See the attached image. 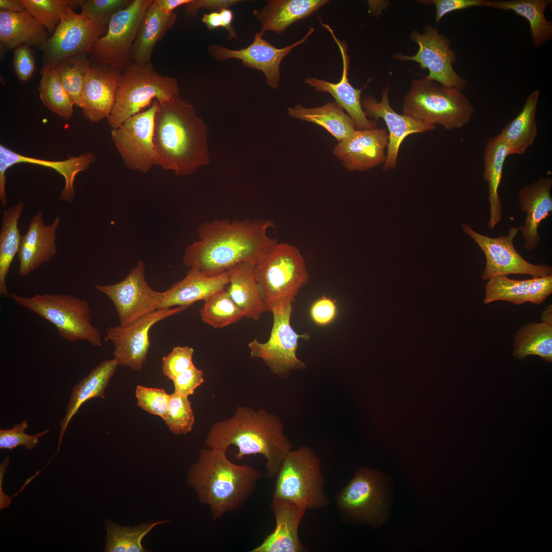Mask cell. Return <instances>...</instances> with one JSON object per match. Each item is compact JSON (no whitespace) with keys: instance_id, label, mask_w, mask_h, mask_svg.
Wrapping results in <instances>:
<instances>
[{"instance_id":"obj_1","label":"cell","mask_w":552,"mask_h":552,"mask_svg":"<svg viewBox=\"0 0 552 552\" xmlns=\"http://www.w3.org/2000/svg\"><path fill=\"white\" fill-rule=\"evenodd\" d=\"M271 220L215 219L199 224V239L189 245L184 265L209 275L222 273L243 262L256 264L278 243L267 235Z\"/></svg>"},{"instance_id":"obj_2","label":"cell","mask_w":552,"mask_h":552,"mask_svg":"<svg viewBox=\"0 0 552 552\" xmlns=\"http://www.w3.org/2000/svg\"><path fill=\"white\" fill-rule=\"evenodd\" d=\"M207 133L193 106L179 96L158 103L153 132L157 165L177 175H188L209 164Z\"/></svg>"},{"instance_id":"obj_3","label":"cell","mask_w":552,"mask_h":552,"mask_svg":"<svg viewBox=\"0 0 552 552\" xmlns=\"http://www.w3.org/2000/svg\"><path fill=\"white\" fill-rule=\"evenodd\" d=\"M205 443L211 448L224 451L231 445L235 446L238 460L247 455H262L269 478L276 477L292 449L279 417L263 408L255 410L245 406H238L232 417L214 423Z\"/></svg>"},{"instance_id":"obj_4","label":"cell","mask_w":552,"mask_h":552,"mask_svg":"<svg viewBox=\"0 0 552 552\" xmlns=\"http://www.w3.org/2000/svg\"><path fill=\"white\" fill-rule=\"evenodd\" d=\"M226 452L211 448L201 449L187 473L188 484L199 500L210 507L214 520L241 508L262 477V471L250 465L231 462Z\"/></svg>"},{"instance_id":"obj_5","label":"cell","mask_w":552,"mask_h":552,"mask_svg":"<svg viewBox=\"0 0 552 552\" xmlns=\"http://www.w3.org/2000/svg\"><path fill=\"white\" fill-rule=\"evenodd\" d=\"M462 91L424 76L413 79L403 100V114L446 130L462 128L471 121L475 108Z\"/></svg>"},{"instance_id":"obj_6","label":"cell","mask_w":552,"mask_h":552,"mask_svg":"<svg viewBox=\"0 0 552 552\" xmlns=\"http://www.w3.org/2000/svg\"><path fill=\"white\" fill-rule=\"evenodd\" d=\"M255 274L266 312L292 304L308 281L305 260L299 249L287 243H277L256 264Z\"/></svg>"},{"instance_id":"obj_7","label":"cell","mask_w":552,"mask_h":552,"mask_svg":"<svg viewBox=\"0 0 552 552\" xmlns=\"http://www.w3.org/2000/svg\"><path fill=\"white\" fill-rule=\"evenodd\" d=\"M177 80L163 76L151 62L133 63L121 73L116 101L107 118L111 129L151 105L154 100L162 103L179 96Z\"/></svg>"},{"instance_id":"obj_8","label":"cell","mask_w":552,"mask_h":552,"mask_svg":"<svg viewBox=\"0 0 552 552\" xmlns=\"http://www.w3.org/2000/svg\"><path fill=\"white\" fill-rule=\"evenodd\" d=\"M10 296L18 305L53 324L64 340H85L95 347L102 346L101 334L91 323L90 306L85 299L57 293L27 297L11 293Z\"/></svg>"},{"instance_id":"obj_9","label":"cell","mask_w":552,"mask_h":552,"mask_svg":"<svg viewBox=\"0 0 552 552\" xmlns=\"http://www.w3.org/2000/svg\"><path fill=\"white\" fill-rule=\"evenodd\" d=\"M276 477L273 498L307 510L321 509L329 504L320 458L309 447L291 450L284 458Z\"/></svg>"},{"instance_id":"obj_10","label":"cell","mask_w":552,"mask_h":552,"mask_svg":"<svg viewBox=\"0 0 552 552\" xmlns=\"http://www.w3.org/2000/svg\"><path fill=\"white\" fill-rule=\"evenodd\" d=\"M153 0H133L110 19L105 34L91 46L88 55L93 62L121 73L134 63L132 49L141 24Z\"/></svg>"},{"instance_id":"obj_11","label":"cell","mask_w":552,"mask_h":552,"mask_svg":"<svg viewBox=\"0 0 552 552\" xmlns=\"http://www.w3.org/2000/svg\"><path fill=\"white\" fill-rule=\"evenodd\" d=\"M292 304L273 308V324L268 340L260 342L254 339L248 346L251 357L262 359L273 373L287 378L293 371L303 370L306 365L298 358L296 351L300 339H309V335L297 333L291 325Z\"/></svg>"},{"instance_id":"obj_12","label":"cell","mask_w":552,"mask_h":552,"mask_svg":"<svg viewBox=\"0 0 552 552\" xmlns=\"http://www.w3.org/2000/svg\"><path fill=\"white\" fill-rule=\"evenodd\" d=\"M424 29L422 33L413 30L410 35V39L419 46L416 54L409 56L399 53L393 55V58L416 62L422 69L428 70V74L423 76L426 78L463 90L467 82L453 69V64L456 62L457 55L450 48V40L432 26L427 25Z\"/></svg>"},{"instance_id":"obj_13","label":"cell","mask_w":552,"mask_h":552,"mask_svg":"<svg viewBox=\"0 0 552 552\" xmlns=\"http://www.w3.org/2000/svg\"><path fill=\"white\" fill-rule=\"evenodd\" d=\"M335 501L343 521L376 523L381 519L385 506L380 476L372 469H359L336 494Z\"/></svg>"},{"instance_id":"obj_14","label":"cell","mask_w":552,"mask_h":552,"mask_svg":"<svg viewBox=\"0 0 552 552\" xmlns=\"http://www.w3.org/2000/svg\"><path fill=\"white\" fill-rule=\"evenodd\" d=\"M107 28L68 7L41 49L43 65L55 66L67 58L88 53Z\"/></svg>"},{"instance_id":"obj_15","label":"cell","mask_w":552,"mask_h":552,"mask_svg":"<svg viewBox=\"0 0 552 552\" xmlns=\"http://www.w3.org/2000/svg\"><path fill=\"white\" fill-rule=\"evenodd\" d=\"M462 228L485 255L486 264L482 275L483 280L512 274H527L533 278L552 274L551 266L531 264L517 251L513 242L519 228L512 227L507 236L494 238L476 232L469 224H463Z\"/></svg>"},{"instance_id":"obj_16","label":"cell","mask_w":552,"mask_h":552,"mask_svg":"<svg viewBox=\"0 0 552 552\" xmlns=\"http://www.w3.org/2000/svg\"><path fill=\"white\" fill-rule=\"evenodd\" d=\"M158 106V101L154 100L148 109L111 130V139L124 163L131 170L146 173L157 165L153 132Z\"/></svg>"},{"instance_id":"obj_17","label":"cell","mask_w":552,"mask_h":552,"mask_svg":"<svg viewBox=\"0 0 552 552\" xmlns=\"http://www.w3.org/2000/svg\"><path fill=\"white\" fill-rule=\"evenodd\" d=\"M95 287L112 302L121 325L158 310L164 295V292L155 291L148 284L142 261L122 281L112 284L96 285Z\"/></svg>"},{"instance_id":"obj_18","label":"cell","mask_w":552,"mask_h":552,"mask_svg":"<svg viewBox=\"0 0 552 552\" xmlns=\"http://www.w3.org/2000/svg\"><path fill=\"white\" fill-rule=\"evenodd\" d=\"M188 308L179 306L158 309L130 324L107 328L105 340L110 341L113 344V354L119 365L129 367L132 371H141L150 347V329L159 321Z\"/></svg>"},{"instance_id":"obj_19","label":"cell","mask_w":552,"mask_h":552,"mask_svg":"<svg viewBox=\"0 0 552 552\" xmlns=\"http://www.w3.org/2000/svg\"><path fill=\"white\" fill-rule=\"evenodd\" d=\"M311 28L300 40L283 48H277L264 39L259 32L248 46L238 50H231L221 45H211L209 52L215 59L223 61L235 58L242 61L247 67L262 72L266 83L273 88H277L280 81V64L283 59L294 48L303 43L313 33Z\"/></svg>"},{"instance_id":"obj_20","label":"cell","mask_w":552,"mask_h":552,"mask_svg":"<svg viewBox=\"0 0 552 552\" xmlns=\"http://www.w3.org/2000/svg\"><path fill=\"white\" fill-rule=\"evenodd\" d=\"M389 91L388 86L383 89L380 102L372 96H366L361 100L365 115L375 120L382 119L389 132L387 153L383 165L385 171L397 167L400 147L407 136L431 131L435 128L434 125L396 112L389 102Z\"/></svg>"},{"instance_id":"obj_21","label":"cell","mask_w":552,"mask_h":552,"mask_svg":"<svg viewBox=\"0 0 552 552\" xmlns=\"http://www.w3.org/2000/svg\"><path fill=\"white\" fill-rule=\"evenodd\" d=\"M97 159L95 154L87 152L77 156H71L62 160H50L25 156L18 153L4 145H0V201L1 207L7 204L6 190L7 170L17 164L26 163L51 168L64 179L65 185L60 195V200L72 203L75 196L74 181L77 175L87 170Z\"/></svg>"},{"instance_id":"obj_22","label":"cell","mask_w":552,"mask_h":552,"mask_svg":"<svg viewBox=\"0 0 552 552\" xmlns=\"http://www.w3.org/2000/svg\"><path fill=\"white\" fill-rule=\"evenodd\" d=\"M121 72L110 66L91 61L82 95L84 117L91 123L107 118L113 107Z\"/></svg>"},{"instance_id":"obj_23","label":"cell","mask_w":552,"mask_h":552,"mask_svg":"<svg viewBox=\"0 0 552 552\" xmlns=\"http://www.w3.org/2000/svg\"><path fill=\"white\" fill-rule=\"evenodd\" d=\"M388 134L385 129L356 130L335 146L334 154L349 171H365L384 163Z\"/></svg>"},{"instance_id":"obj_24","label":"cell","mask_w":552,"mask_h":552,"mask_svg":"<svg viewBox=\"0 0 552 552\" xmlns=\"http://www.w3.org/2000/svg\"><path fill=\"white\" fill-rule=\"evenodd\" d=\"M320 22L330 32L339 49L342 61L341 77L338 82L332 83L310 77L305 79V83L314 87L317 91L330 93L336 102L347 112L357 130L376 128V122L368 120L361 105V94L363 87L356 88L350 83L348 77L350 59L347 44L336 37L328 25L323 23L321 20Z\"/></svg>"},{"instance_id":"obj_25","label":"cell","mask_w":552,"mask_h":552,"mask_svg":"<svg viewBox=\"0 0 552 552\" xmlns=\"http://www.w3.org/2000/svg\"><path fill=\"white\" fill-rule=\"evenodd\" d=\"M60 222V218L57 217L51 224L46 225L41 211L33 216L27 232L21 237L17 254L19 276L29 275L55 255L57 251L56 232Z\"/></svg>"},{"instance_id":"obj_26","label":"cell","mask_w":552,"mask_h":552,"mask_svg":"<svg viewBox=\"0 0 552 552\" xmlns=\"http://www.w3.org/2000/svg\"><path fill=\"white\" fill-rule=\"evenodd\" d=\"M271 508L275 526L262 543L250 552H302L306 548L300 541L298 528L307 509L297 504L273 498Z\"/></svg>"},{"instance_id":"obj_27","label":"cell","mask_w":552,"mask_h":552,"mask_svg":"<svg viewBox=\"0 0 552 552\" xmlns=\"http://www.w3.org/2000/svg\"><path fill=\"white\" fill-rule=\"evenodd\" d=\"M551 187V178L542 177L523 187L519 192L520 209L526 214L525 223L519 230L524 240L523 246L527 250H533L538 246L540 240L539 226L552 212Z\"/></svg>"},{"instance_id":"obj_28","label":"cell","mask_w":552,"mask_h":552,"mask_svg":"<svg viewBox=\"0 0 552 552\" xmlns=\"http://www.w3.org/2000/svg\"><path fill=\"white\" fill-rule=\"evenodd\" d=\"M229 283L227 271L216 275H207L196 268H190L186 276L164 291L158 309L173 307H189L198 301H205Z\"/></svg>"},{"instance_id":"obj_29","label":"cell","mask_w":552,"mask_h":552,"mask_svg":"<svg viewBox=\"0 0 552 552\" xmlns=\"http://www.w3.org/2000/svg\"><path fill=\"white\" fill-rule=\"evenodd\" d=\"M328 0H270L253 14L261 24L259 34L267 31L279 34L292 24L303 19L327 4Z\"/></svg>"},{"instance_id":"obj_30","label":"cell","mask_w":552,"mask_h":552,"mask_svg":"<svg viewBox=\"0 0 552 552\" xmlns=\"http://www.w3.org/2000/svg\"><path fill=\"white\" fill-rule=\"evenodd\" d=\"M119 363L113 358L103 360L93 369L84 378L74 386L66 407L64 417L60 422V431L56 455L60 450L62 438L72 418L81 405L87 400L94 398H105V392L113 376Z\"/></svg>"},{"instance_id":"obj_31","label":"cell","mask_w":552,"mask_h":552,"mask_svg":"<svg viewBox=\"0 0 552 552\" xmlns=\"http://www.w3.org/2000/svg\"><path fill=\"white\" fill-rule=\"evenodd\" d=\"M49 32L27 10L11 12L0 10V44L10 50L21 44L41 49L49 38Z\"/></svg>"},{"instance_id":"obj_32","label":"cell","mask_w":552,"mask_h":552,"mask_svg":"<svg viewBox=\"0 0 552 552\" xmlns=\"http://www.w3.org/2000/svg\"><path fill=\"white\" fill-rule=\"evenodd\" d=\"M255 265L243 262L227 270L229 283L226 289L245 317L257 320L266 310L255 277Z\"/></svg>"},{"instance_id":"obj_33","label":"cell","mask_w":552,"mask_h":552,"mask_svg":"<svg viewBox=\"0 0 552 552\" xmlns=\"http://www.w3.org/2000/svg\"><path fill=\"white\" fill-rule=\"evenodd\" d=\"M177 17L174 12L168 13L161 10L153 1L144 15L132 47L134 63L150 62L156 44L172 27Z\"/></svg>"},{"instance_id":"obj_34","label":"cell","mask_w":552,"mask_h":552,"mask_svg":"<svg viewBox=\"0 0 552 552\" xmlns=\"http://www.w3.org/2000/svg\"><path fill=\"white\" fill-rule=\"evenodd\" d=\"M510 155L509 150L498 134L489 139L483 153L484 178L489 187L490 219L488 226L493 229L502 220V204L498 194L504 165Z\"/></svg>"},{"instance_id":"obj_35","label":"cell","mask_w":552,"mask_h":552,"mask_svg":"<svg viewBox=\"0 0 552 552\" xmlns=\"http://www.w3.org/2000/svg\"><path fill=\"white\" fill-rule=\"evenodd\" d=\"M539 96L538 90L532 92L520 112L499 134L508 147L510 155L524 153L537 136L536 114Z\"/></svg>"},{"instance_id":"obj_36","label":"cell","mask_w":552,"mask_h":552,"mask_svg":"<svg viewBox=\"0 0 552 552\" xmlns=\"http://www.w3.org/2000/svg\"><path fill=\"white\" fill-rule=\"evenodd\" d=\"M293 118L316 124L324 127L340 142L350 136L356 129L348 113L336 102L314 108L304 107L301 104L288 108Z\"/></svg>"},{"instance_id":"obj_37","label":"cell","mask_w":552,"mask_h":552,"mask_svg":"<svg viewBox=\"0 0 552 552\" xmlns=\"http://www.w3.org/2000/svg\"><path fill=\"white\" fill-rule=\"evenodd\" d=\"M550 0L487 1L486 7L512 11L526 19L530 25L532 42L538 49L552 37V23L546 19L545 10Z\"/></svg>"},{"instance_id":"obj_38","label":"cell","mask_w":552,"mask_h":552,"mask_svg":"<svg viewBox=\"0 0 552 552\" xmlns=\"http://www.w3.org/2000/svg\"><path fill=\"white\" fill-rule=\"evenodd\" d=\"M24 206V202L20 201L3 212L0 231V295L3 297H9L11 294L6 280L12 263L19 250L22 236L18 225Z\"/></svg>"},{"instance_id":"obj_39","label":"cell","mask_w":552,"mask_h":552,"mask_svg":"<svg viewBox=\"0 0 552 552\" xmlns=\"http://www.w3.org/2000/svg\"><path fill=\"white\" fill-rule=\"evenodd\" d=\"M170 520L149 521L139 525L121 526L107 519L105 521L107 534L105 552H147L142 544L143 538L155 526L170 522Z\"/></svg>"},{"instance_id":"obj_40","label":"cell","mask_w":552,"mask_h":552,"mask_svg":"<svg viewBox=\"0 0 552 552\" xmlns=\"http://www.w3.org/2000/svg\"><path fill=\"white\" fill-rule=\"evenodd\" d=\"M514 356L520 360L529 355L552 361V324L542 321L528 323L515 336Z\"/></svg>"},{"instance_id":"obj_41","label":"cell","mask_w":552,"mask_h":552,"mask_svg":"<svg viewBox=\"0 0 552 552\" xmlns=\"http://www.w3.org/2000/svg\"><path fill=\"white\" fill-rule=\"evenodd\" d=\"M38 90L43 105L65 120L72 118L75 104L61 83L55 66L43 65Z\"/></svg>"},{"instance_id":"obj_42","label":"cell","mask_w":552,"mask_h":552,"mask_svg":"<svg viewBox=\"0 0 552 552\" xmlns=\"http://www.w3.org/2000/svg\"><path fill=\"white\" fill-rule=\"evenodd\" d=\"M204 302L199 311L200 316L205 323L213 328L226 327L245 317L226 288L215 293Z\"/></svg>"},{"instance_id":"obj_43","label":"cell","mask_w":552,"mask_h":552,"mask_svg":"<svg viewBox=\"0 0 552 552\" xmlns=\"http://www.w3.org/2000/svg\"><path fill=\"white\" fill-rule=\"evenodd\" d=\"M87 53L67 58L55 65L58 77L76 106L81 108L84 80L91 61Z\"/></svg>"},{"instance_id":"obj_44","label":"cell","mask_w":552,"mask_h":552,"mask_svg":"<svg viewBox=\"0 0 552 552\" xmlns=\"http://www.w3.org/2000/svg\"><path fill=\"white\" fill-rule=\"evenodd\" d=\"M532 279L524 280L510 279L507 276L494 277L489 280L485 287L484 303L505 301L516 305L529 302V290Z\"/></svg>"},{"instance_id":"obj_45","label":"cell","mask_w":552,"mask_h":552,"mask_svg":"<svg viewBox=\"0 0 552 552\" xmlns=\"http://www.w3.org/2000/svg\"><path fill=\"white\" fill-rule=\"evenodd\" d=\"M27 10L52 34L68 7L80 6L81 0H22Z\"/></svg>"},{"instance_id":"obj_46","label":"cell","mask_w":552,"mask_h":552,"mask_svg":"<svg viewBox=\"0 0 552 552\" xmlns=\"http://www.w3.org/2000/svg\"><path fill=\"white\" fill-rule=\"evenodd\" d=\"M164 421L175 434H186L192 430L195 417L188 396L175 392L170 394Z\"/></svg>"},{"instance_id":"obj_47","label":"cell","mask_w":552,"mask_h":552,"mask_svg":"<svg viewBox=\"0 0 552 552\" xmlns=\"http://www.w3.org/2000/svg\"><path fill=\"white\" fill-rule=\"evenodd\" d=\"M133 0H81V14L91 20L108 26L111 17L126 8Z\"/></svg>"},{"instance_id":"obj_48","label":"cell","mask_w":552,"mask_h":552,"mask_svg":"<svg viewBox=\"0 0 552 552\" xmlns=\"http://www.w3.org/2000/svg\"><path fill=\"white\" fill-rule=\"evenodd\" d=\"M29 424L24 420L19 424L14 425L9 429H0V448L12 450L18 446H23L28 450H31L38 444L39 439L49 432L44 430L35 435L25 433Z\"/></svg>"},{"instance_id":"obj_49","label":"cell","mask_w":552,"mask_h":552,"mask_svg":"<svg viewBox=\"0 0 552 552\" xmlns=\"http://www.w3.org/2000/svg\"><path fill=\"white\" fill-rule=\"evenodd\" d=\"M137 405L143 410L162 418L167 415L170 394L164 389L137 385L135 389Z\"/></svg>"},{"instance_id":"obj_50","label":"cell","mask_w":552,"mask_h":552,"mask_svg":"<svg viewBox=\"0 0 552 552\" xmlns=\"http://www.w3.org/2000/svg\"><path fill=\"white\" fill-rule=\"evenodd\" d=\"M194 349L189 346H176L162 358L163 374L173 380L181 372L192 365Z\"/></svg>"},{"instance_id":"obj_51","label":"cell","mask_w":552,"mask_h":552,"mask_svg":"<svg viewBox=\"0 0 552 552\" xmlns=\"http://www.w3.org/2000/svg\"><path fill=\"white\" fill-rule=\"evenodd\" d=\"M338 308L335 300L323 295L311 305L309 314L312 321L315 325L325 327L332 324L336 319Z\"/></svg>"},{"instance_id":"obj_52","label":"cell","mask_w":552,"mask_h":552,"mask_svg":"<svg viewBox=\"0 0 552 552\" xmlns=\"http://www.w3.org/2000/svg\"><path fill=\"white\" fill-rule=\"evenodd\" d=\"M172 381L175 392L188 397L204 382L203 372L193 364L179 374Z\"/></svg>"},{"instance_id":"obj_53","label":"cell","mask_w":552,"mask_h":552,"mask_svg":"<svg viewBox=\"0 0 552 552\" xmlns=\"http://www.w3.org/2000/svg\"><path fill=\"white\" fill-rule=\"evenodd\" d=\"M487 0H426L419 1L425 5H433L435 7V21L439 24L446 14L473 7H486Z\"/></svg>"},{"instance_id":"obj_54","label":"cell","mask_w":552,"mask_h":552,"mask_svg":"<svg viewBox=\"0 0 552 552\" xmlns=\"http://www.w3.org/2000/svg\"><path fill=\"white\" fill-rule=\"evenodd\" d=\"M27 44H21L15 49L13 65L18 78L22 82L28 81L35 69V62L33 53Z\"/></svg>"},{"instance_id":"obj_55","label":"cell","mask_w":552,"mask_h":552,"mask_svg":"<svg viewBox=\"0 0 552 552\" xmlns=\"http://www.w3.org/2000/svg\"><path fill=\"white\" fill-rule=\"evenodd\" d=\"M551 292L552 274L533 278L529 290V302L541 304Z\"/></svg>"},{"instance_id":"obj_56","label":"cell","mask_w":552,"mask_h":552,"mask_svg":"<svg viewBox=\"0 0 552 552\" xmlns=\"http://www.w3.org/2000/svg\"><path fill=\"white\" fill-rule=\"evenodd\" d=\"M240 1L238 0H191L186 4V12L190 17L196 15L197 11L201 8H205L214 10H221L229 9Z\"/></svg>"},{"instance_id":"obj_57","label":"cell","mask_w":552,"mask_h":552,"mask_svg":"<svg viewBox=\"0 0 552 552\" xmlns=\"http://www.w3.org/2000/svg\"><path fill=\"white\" fill-rule=\"evenodd\" d=\"M219 12L221 18V27L225 29L228 32V38L229 39H237V34L232 26L234 19L233 12L229 9H223Z\"/></svg>"},{"instance_id":"obj_58","label":"cell","mask_w":552,"mask_h":552,"mask_svg":"<svg viewBox=\"0 0 552 552\" xmlns=\"http://www.w3.org/2000/svg\"><path fill=\"white\" fill-rule=\"evenodd\" d=\"M157 6L166 12H173L177 7L186 5L191 0H154Z\"/></svg>"},{"instance_id":"obj_59","label":"cell","mask_w":552,"mask_h":552,"mask_svg":"<svg viewBox=\"0 0 552 552\" xmlns=\"http://www.w3.org/2000/svg\"><path fill=\"white\" fill-rule=\"evenodd\" d=\"M202 22L210 30H214L221 27V18L219 12L213 11L205 13L202 18Z\"/></svg>"},{"instance_id":"obj_60","label":"cell","mask_w":552,"mask_h":552,"mask_svg":"<svg viewBox=\"0 0 552 552\" xmlns=\"http://www.w3.org/2000/svg\"><path fill=\"white\" fill-rule=\"evenodd\" d=\"M25 9L22 0H0V10L19 12Z\"/></svg>"},{"instance_id":"obj_61","label":"cell","mask_w":552,"mask_h":552,"mask_svg":"<svg viewBox=\"0 0 552 552\" xmlns=\"http://www.w3.org/2000/svg\"><path fill=\"white\" fill-rule=\"evenodd\" d=\"M552 309L551 306H548L546 309L542 313L541 319L544 322L552 324Z\"/></svg>"}]
</instances>
